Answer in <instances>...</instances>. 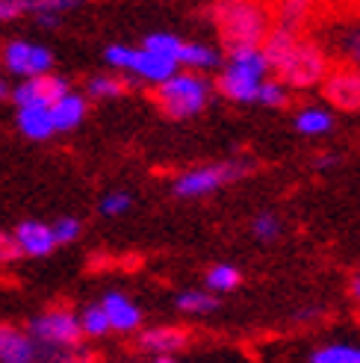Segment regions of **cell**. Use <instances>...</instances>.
<instances>
[{"mask_svg": "<svg viewBox=\"0 0 360 363\" xmlns=\"http://www.w3.org/2000/svg\"><path fill=\"white\" fill-rule=\"evenodd\" d=\"M98 304H101V311H103L106 322H110V331L130 334V331H136L139 325H142V311H139V304H136L130 296L118 293V289H110V293H106Z\"/></svg>", "mask_w": 360, "mask_h": 363, "instance_id": "8fae6325", "label": "cell"}, {"mask_svg": "<svg viewBox=\"0 0 360 363\" xmlns=\"http://www.w3.org/2000/svg\"><path fill=\"white\" fill-rule=\"evenodd\" d=\"M308 21V4H281L278 15H275V24L272 27H281V30H290L298 35V30Z\"/></svg>", "mask_w": 360, "mask_h": 363, "instance_id": "484cf974", "label": "cell"}, {"mask_svg": "<svg viewBox=\"0 0 360 363\" xmlns=\"http://www.w3.org/2000/svg\"><path fill=\"white\" fill-rule=\"evenodd\" d=\"M154 363H177V360H174V357H157Z\"/></svg>", "mask_w": 360, "mask_h": 363, "instance_id": "8d00e7d4", "label": "cell"}, {"mask_svg": "<svg viewBox=\"0 0 360 363\" xmlns=\"http://www.w3.org/2000/svg\"><path fill=\"white\" fill-rule=\"evenodd\" d=\"M86 92H89V98L110 101V98H118V95L128 92V83L121 77H113V74H95V77H89Z\"/></svg>", "mask_w": 360, "mask_h": 363, "instance_id": "603a6c76", "label": "cell"}, {"mask_svg": "<svg viewBox=\"0 0 360 363\" xmlns=\"http://www.w3.org/2000/svg\"><path fill=\"white\" fill-rule=\"evenodd\" d=\"M9 95V86H6V80H4V74H0V101H4Z\"/></svg>", "mask_w": 360, "mask_h": 363, "instance_id": "d590c367", "label": "cell"}, {"mask_svg": "<svg viewBox=\"0 0 360 363\" xmlns=\"http://www.w3.org/2000/svg\"><path fill=\"white\" fill-rule=\"evenodd\" d=\"M30 340L39 349H80L83 346V331H80V319L71 307H47V311L35 313L27 328Z\"/></svg>", "mask_w": 360, "mask_h": 363, "instance_id": "277c9868", "label": "cell"}, {"mask_svg": "<svg viewBox=\"0 0 360 363\" xmlns=\"http://www.w3.org/2000/svg\"><path fill=\"white\" fill-rule=\"evenodd\" d=\"M24 12H27L24 0H0V24L15 21V18H21Z\"/></svg>", "mask_w": 360, "mask_h": 363, "instance_id": "1f68e13d", "label": "cell"}, {"mask_svg": "<svg viewBox=\"0 0 360 363\" xmlns=\"http://www.w3.org/2000/svg\"><path fill=\"white\" fill-rule=\"evenodd\" d=\"M278 80L290 89H310V86H319L325 83V77L331 74V62H328V53L322 50L316 42H308V39H298L293 53L286 57V62L275 71Z\"/></svg>", "mask_w": 360, "mask_h": 363, "instance_id": "8992f818", "label": "cell"}, {"mask_svg": "<svg viewBox=\"0 0 360 363\" xmlns=\"http://www.w3.org/2000/svg\"><path fill=\"white\" fill-rule=\"evenodd\" d=\"M39 346L30 340L24 328L12 322H0V363H35Z\"/></svg>", "mask_w": 360, "mask_h": 363, "instance_id": "4fadbf2b", "label": "cell"}, {"mask_svg": "<svg viewBox=\"0 0 360 363\" xmlns=\"http://www.w3.org/2000/svg\"><path fill=\"white\" fill-rule=\"evenodd\" d=\"M0 60H4V68L15 77L24 80H35L50 74L53 68V50L30 42V39H9L4 48H0Z\"/></svg>", "mask_w": 360, "mask_h": 363, "instance_id": "ba28073f", "label": "cell"}, {"mask_svg": "<svg viewBox=\"0 0 360 363\" xmlns=\"http://www.w3.org/2000/svg\"><path fill=\"white\" fill-rule=\"evenodd\" d=\"M269 80V62L260 48L227 50V62L219 74V92L233 104H257L260 86Z\"/></svg>", "mask_w": 360, "mask_h": 363, "instance_id": "7a4b0ae2", "label": "cell"}, {"mask_svg": "<svg viewBox=\"0 0 360 363\" xmlns=\"http://www.w3.org/2000/svg\"><path fill=\"white\" fill-rule=\"evenodd\" d=\"M142 50L154 53V57H159V60L177 62L180 50H184V39H180L177 33H151V35H145V42H142Z\"/></svg>", "mask_w": 360, "mask_h": 363, "instance_id": "44dd1931", "label": "cell"}, {"mask_svg": "<svg viewBox=\"0 0 360 363\" xmlns=\"http://www.w3.org/2000/svg\"><path fill=\"white\" fill-rule=\"evenodd\" d=\"M337 162H339L337 157H319L316 160V169H331V166H337Z\"/></svg>", "mask_w": 360, "mask_h": 363, "instance_id": "836d02e7", "label": "cell"}, {"mask_svg": "<svg viewBox=\"0 0 360 363\" xmlns=\"http://www.w3.org/2000/svg\"><path fill=\"white\" fill-rule=\"evenodd\" d=\"M177 65H184L192 74H204V71H215L225 65V57L215 48L204 42H184V50L177 57Z\"/></svg>", "mask_w": 360, "mask_h": 363, "instance_id": "2e32d148", "label": "cell"}, {"mask_svg": "<svg viewBox=\"0 0 360 363\" xmlns=\"http://www.w3.org/2000/svg\"><path fill=\"white\" fill-rule=\"evenodd\" d=\"M308 363H360V342H325L310 352Z\"/></svg>", "mask_w": 360, "mask_h": 363, "instance_id": "d6986e66", "label": "cell"}, {"mask_svg": "<svg viewBox=\"0 0 360 363\" xmlns=\"http://www.w3.org/2000/svg\"><path fill=\"white\" fill-rule=\"evenodd\" d=\"M77 319H80V331H83V337H103V334H110V322H106V316H103V311H101V304L95 301V304H86L83 311L77 313Z\"/></svg>", "mask_w": 360, "mask_h": 363, "instance_id": "d4e9b609", "label": "cell"}, {"mask_svg": "<svg viewBox=\"0 0 360 363\" xmlns=\"http://www.w3.org/2000/svg\"><path fill=\"white\" fill-rule=\"evenodd\" d=\"M251 230H254V237L260 242H275L283 233V225L275 213H260V216H254V222H251Z\"/></svg>", "mask_w": 360, "mask_h": 363, "instance_id": "83f0119b", "label": "cell"}, {"mask_svg": "<svg viewBox=\"0 0 360 363\" xmlns=\"http://www.w3.org/2000/svg\"><path fill=\"white\" fill-rule=\"evenodd\" d=\"M18 121V130H21L27 139H50L53 133V118H50V106H24V110H18L15 116Z\"/></svg>", "mask_w": 360, "mask_h": 363, "instance_id": "e0dca14e", "label": "cell"}, {"mask_svg": "<svg viewBox=\"0 0 360 363\" xmlns=\"http://www.w3.org/2000/svg\"><path fill=\"white\" fill-rule=\"evenodd\" d=\"M189 334L174 325H157V328H145L139 334V349H145L157 357H174L180 349H186Z\"/></svg>", "mask_w": 360, "mask_h": 363, "instance_id": "5bb4252c", "label": "cell"}, {"mask_svg": "<svg viewBox=\"0 0 360 363\" xmlns=\"http://www.w3.org/2000/svg\"><path fill=\"white\" fill-rule=\"evenodd\" d=\"M130 207H133V198H130L128 192H106V195L101 198V204H98L101 216H106V219H116V216H124Z\"/></svg>", "mask_w": 360, "mask_h": 363, "instance_id": "f546056e", "label": "cell"}, {"mask_svg": "<svg viewBox=\"0 0 360 363\" xmlns=\"http://www.w3.org/2000/svg\"><path fill=\"white\" fill-rule=\"evenodd\" d=\"M68 92H71L68 80L50 71V74H45V77L21 80L9 95H12L18 110H24V106H53L57 101H62Z\"/></svg>", "mask_w": 360, "mask_h": 363, "instance_id": "9c48e42d", "label": "cell"}, {"mask_svg": "<svg viewBox=\"0 0 360 363\" xmlns=\"http://www.w3.org/2000/svg\"><path fill=\"white\" fill-rule=\"evenodd\" d=\"M174 304H177L180 313L207 316V313H213L215 307H219V298H215L213 293H207V289H184V293H177Z\"/></svg>", "mask_w": 360, "mask_h": 363, "instance_id": "ffe728a7", "label": "cell"}, {"mask_svg": "<svg viewBox=\"0 0 360 363\" xmlns=\"http://www.w3.org/2000/svg\"><path fill=\"white\" fill-rule=\"evenodd\" d=\"M18 257H21V254H18V248H15L12 237H9V233L0 230V263H12V260H18Z\"/></svg>", "mask_w": 360, "mask_h": 363, "instance_id": "d6a6232c", "label": "cell"}, {"mask_svg": "<svg viewBox=\"0 0 360 363\" xmlns=\"http://www.w3.org/2000/svg\"><path fill=\"white\" fill-rule=\"evenodd\" d=\"M213 86L204 74H192V71H177L171 80L154 89V98L159 110L171 118H192L207 106Z\"/></svg>", "mask_w": 360, "mask_h": 363, "instance_id": "3957f363", "label": "cell"}, {"mask_svg": "<svg viewBox=\"0 0 360 363\" xmlns=\"http://www.w3.org/2000/svg\"><path fill=\"white\" fill-rule=\"evenodd\" d=\"M331 127H334V116L325 106H304L296 116V130L301 136H325L331 133Z\"/></svg>", "mask_w": 360, "mask_h": 363, "instance_id": "ac0fdd59", "label": "cell"}, {"mask_svg": "<svg viewBox=\"0 0 360 363\" xmlns=\"http://www.w3.org/2000/svg\"><path fill=\"white\" fill-rule=\"evenodd\" d=\"M12 242H15V248H18L21 257H47V254L57 248V240H53L50 225L35 222V219L18 225L15 233H12Z\"/></svg>", "mask_w": 360, "mask_h": 363, "instance_id": "7c38bea8", "label": "cell"}, {"mask_svg": "<svg viewBox=\"0 0 360 363\" xmlns=\"http://www.w3.org/2000/svg\"><path fill=\"white\" fill-rule=\"evenodd\" d=\"M35 363H92L83 346L80 349H39V360Z\"/></svg>", "mask_w": 360, "mask_h": 363, "instance_id": "f1b7e54d", "label": "cell"}, {"mask_svg": "<svg viewBox=\"0 0 360 363\" xmlns=\"http://www.w3.org/2000/svg\"><path fill=\"white\" fill-rule=\"evenodd\" d=\"M325 89V98L337 106V110L346 113H357L360 110V71L357 68H337L322 83Z\"/></svg>", "mask_w": 360, "mask_h": 363, "instance_id": "30bf717a", "label": "cell"}, {"mask_svg": "<svg viewBox=\"0 0 360 363\" xmlns=\"http://www.w3.org/2000/svg\"><path fill=\"white\" fill-rule=\"evenodd\" d=\"M213 21L219 27L227 50L260 48L272 30V15L257 4H215Z\"/></svg>", "mask_w": 360, "mask_h": 363, "instance_id": "6da1fadb", "label": "cell"}, {"mask_svg": "<svg viewBox=\"0 0 360 363\" xmlns=\"http://www.w3.org/2000/svg\"><path fill=\"white\" fill-rule=\"evenodd\" d=\"M337 50L343 53L349 68L360 71V24H349L337 33Z\"/></svg>", "mask_w": 360, "mask_h": 363, "instance_id": "cb8c5ba5", "label": "cell"}, {"mask_svg": "<svg viewBox=\"0 0 360 363\" xmlns=\"http://www.w3.org/2000/svg\"><path fill=\"white\" fill-rule=\"evenodd\" d=\"M89 113V101L86 95H77V92H68L62 101H57L50 106V118H53V130L57 133H71L77 130V127L83 124Z\"/></svg>", "mask_w": 360, "mask_h": 363, "instance_id": "9a60e30c", "label": "cell"}, {"mask_svg": "<svg viewBox=\"0 0 360 363\" xmlns=\"http://www.w3.org/2000/svg\"><path fill=\"white\" fill-rule=\"evenodd\" d=\"M257 104L272 106V110H281V106L290 104V89H286L281 80H263L260 95H257Z\"/></svg>", "mask_w": 360, "mask_h": 363, "instance_id": "4316f807", "label": "cell"}, {"mask_svg": "<svg viewBox=\"0 0 360 363\" xmlns=\"http://www.w3.org/2000/svg\"><path fill=\"white\" fill-rule=\"evenodd\" d=\"M251 172L248 160H225V162H210V166H198L174 177V195L177 198H204L215 189H222L233 180H240Z\"/></svg>", "mask_w": 360, "mask_h": 363, "instance_id": "5b68a950", "label": "cell"}, {"mask_svg": "<svg viewBox=\"0 0 360 363\" xmlns=\"http://www.w3.org/2000/svg\"><path fill=\"white\" fill-rule=\"evenodd\" d=\"M103 62L116 71H128V74H133L136 80H145L154 86H163L166 80H171L180 71L177 62L159 60L154 53L142 50V48H130V45H106Z\"/></svg>", "mask_w": 360, "mask_h": 363, "instance_id": "52a82bcc", "label": "cell"}, {"mask_svg": "<svg viewBox=\"0 0 360 363\" xmlns=\"http://www.w3.org/2000/svg\"><path fill=\"white\" fill-rule=\"evenodd\" d=\"M351 296H354V298L360 301V275H357V278L351 281Z\"/></svg>", "mask_w": 360, "mask_h": 363, "instance_id": "e575fe53", "label": "cell"}, {"mask_svg": "<svg viewBox=\"0 0 360 363\" xmlns=\"http://www.w3.org/2000/svg\"><path fill=\"white\" fill-rule=\"evenodd\" d=\"M242 281V272L230 263H215L207 269L204 275V284H207V293H230V289H237Z\"/></svg>", "mask_w": 360, "mask_h": 363, "instance_id": "7402d4cb", "label": "cell"}, {"mask_svg": "<svg viewBox=\"0 0 360 363\" xmlns=\"http://www.w3.org/2000/svg\"><path fill=\"white\" fill-rule=\"evenodd\" d=\"M50 230H53V240H57V245H71L80 237L83 225H80V219H74V216H62V219H57L50 225Z\"/></svg>", "mask_w": 360, "mask_h": 363, "instance_id": "4dcf8cb0", "label": "cell"}]
</instances>
